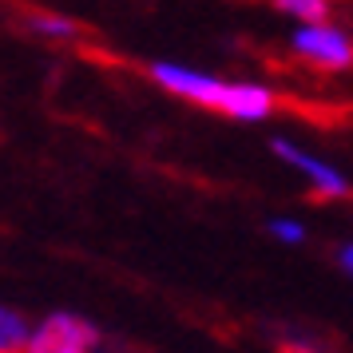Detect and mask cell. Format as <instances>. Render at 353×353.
I'll use <instances>...</instances> for the list:
<instances>
[{"mask_svg": "<svg viewBox=\"0 0 353 353\" xmlns=\"http://www.w3.org/2000/svg\"><path fill=\"white\" fill-rule=\"evenodd\" d=\"M294 52L305 56L310 64L330 68V72H341V68L353 64V40L341 28L325 24V20H310L305 28L294 32Z\"/></svg>", "mask_w": 353, "mask_h": 353, "instance_id": "1", "label": "cell"}, {"mask_svg": "<svg viewBox=\"0 0 353 353\" xmlns=\"http://www.w3.org/2000/svg\"><path fill=\"white\" fill-rule=\"evenodd\" d=\"M151 76H155V83H163L167 92L191 99V103H203V108H214V112H223L226 96H230V83L214 80V76H207V72L179 68V64H155Z\"/></svg>", "mask_w": 353, "mask_h": 353, "instance_id": "2", "label": "cell"}, {"mask_svg": "<svg viewBox=\"0 0 353 353\" xmlns=\"http://www.w3.org/2000/svg\"><path fill=\"white\" fill-rule=\"evenodd\" d=\"M99 341V330L76 314H52L40 330H32L28 350L32 353H83Z\"/></svg>", "mask_w": 353, "mask_h": 353, "instance_id": "3", "label": "cell"}, {"mask_svg": "<svg viewBox=\"0 0 353 353\" xmlns=\"http://www.w3.org/2000/svg\"><path fill=\"white\" fill-rule=\"evenodd\" d=\"M274 151H278L290 167H298V171L314 183V191H321V194H345V191H350V183H345V175H341V171H334L330 163L314 159L310 151L294 147L290 139H274Z\"/></svg>", "mask_w": 353, "mask_h": 353, "instance_id": "4", "label": "cell"}, {"mask_svg": "<svg viewBox=\"0 0 353 353\" xmlns=\"http://www.w3.org/2000/svg\"><path fill=\"white\" fill-rule=\"evenodd\" d=\"M226 115H234V119H266L274 112V96L270 88H262V83H230V96H226Z\"/></svg>", "mask_w": 353, "mask_h": 353, "instance_id": "5", "label": "cell"}, {"mask_svg": "<svg viewBox=\"0 0 353 353\" xmlns=\"http://www.w3.org/2000/svg\"><path fill=\"white\" fill-rule=\"evenodd\" d=\"M28 337H32L28 321L20 318L17 310L0 305V353H8V350H28Z\"/></svg>", "mask_w": 353, "mask_h": 353, "instance_id": "6", "label": "cell"}, {"mask_svg": "<svg viewBox=\"0 0 353 353\" xmlns=\"http://www.w3.org/2000/svg\"><path fill=\"white\" fill-rule=\"evenodd\" d=\"M278 8H282L286 17L302 20V24H310V20H325V12H330L325 0H278Z\"/></svg>", "mask_w": 353, "mask_h": 353, "instance_id": "7", "label": "cell"}, {"mask_svg": "<svg viewBox=\"0 0 353 353\" xmlns=\"http://www.w3.org/2000/svg\"><path fill=\"white\" fill-rule=\"evenodd\" d=\"M32 28L44 36H76V20L68 17H32Z\"/></svg>", "mask_w": 353, "mask_h": 353, "instance_id": "8", "label": "cell"}, {"mask_svg": "<svg viewBox=\"0 0 353 353\" xmlns=\"http://www.w3.org/2000/svg\"><path fill=\"white\" fill-rule=\"evenodd\" d=\"M270 234H274L278 242H302V239H305V226L294 223V219H274V223H270Z\"/></svg>", "mask_w": 353, "mask_h": 353, "instance_id": "9", "label": "cell"}, {"mask_svg": "<svg viewBox=\"0 0 353 353\" xmlns=\"http://www.w3.org/2000/svg\"><path fill=\"white\" fill-rule=\"evenodd\" d=\"M341 266L353 274V246H345V250H341Z\"/></svg>", "mask_w": 353, "mask_h": 353, "instance_id": "10", "label": "cell"}]
</instances>
